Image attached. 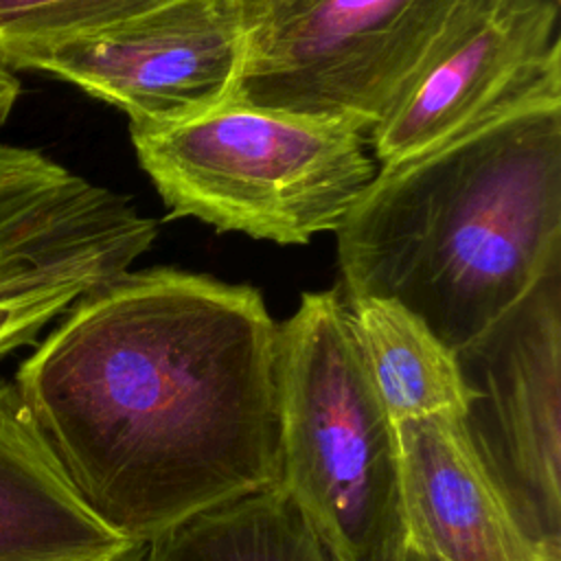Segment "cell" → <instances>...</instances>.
<instances>
[{
    "instance_id": "3957f363",
    "label": "cell",
    "mask_w": 561,
    "mask_h": 561,
    "mask_svg": "<svg viewBox=\"0 0 561 561\" xmlns=\"http://www.w3.org/2000/svg\"><path fill=\"white\" fill-rule=\"evenodd\" d=\"M280 486L335 561H399L397 427L357 353L340 287L278 322Z\"/></svg>"
},
{
    "instance_id": "e0dca14e",
    "label": "cell",
    "mask_w": 561,
    "mask_h": 561,
    "mask_svg": "<svg viewBox=\"0 0 561 561\" xmlns=\"http://www.w3.org/2000/svg\"><path fill=\"white\" fill-rule=\"evenodd\" d=\"M399 561H440V559H436L434 554H430V552L421 550L419 546H412V543H408V541H405V546H403V552H401V559H399Z\"/></svg>"
},
{
    "instance_id": "7a4b0ae2",
    "label": "cell",
    "mask_w": 561,
    "mask_h": 561,
    "mask_svg": "<svg viewBox=\"0 0 561 561\" xmlns=\"http://www.w3.org/2000/svg\"><path fill=\"white\" fill-rule=\"evenodd\" d=\"M333 234L342 296L390 298L467 346L561 263V99L379 167Z\"/></svg>"
},
{
    "instance_id": "2e32d148",
    "label": "cell",
    "mask_w": 561,
    "mask_h": 561,
    "mask_svg": "<svg viewBox=\"0 0 561 561\" xmlns=\"http://www.w3.org/2000/svg\"><path fill=\"white\" fill-rule=\"evenodd\" d=\"M20 94H22V83L18 75L0 61V125H4L13 114Z\"/></svg>"
},
{
    "instance_id": "277c9868",
    "label": "cell",
    "mask_w": 561,
    "mask_h": 561,
    "mask_svg": "<svg viewBox=\"0 0 561 561\" xmlns=\"http://www.w3.org/2000/svg\"><path fill=\"white\" fill-rule=\"evenodd\" d=\"M129 136L171 217L280 245L335 232L379 171L359 131L241 101Z\"/></svg>"
},
{
    "instance_id": "ba28073f",
    "label": "cell",
    "mask_w": 561,
    "mask_h": 561,
    "mask_svg": "<svg viewBox=\"0 0 561 561\" xmlns=\"http://www.w3.org/2000/svg\"><path fill=\"white\" fill-rule=\"evenodd\" d=\"M554 99H561V0H478L368 145L379 167H392Z\"/></svg>"
},
{
    "instance_id": "8992f818",
    "label": "cell",
    "mask_w": 561,
    "mask_h": 561,
    "mask_svg": "<svg viewBox=\"0 0 561 561\" xmlns=\"http://www.w3.org/2000/svg\"><path fill=\"white\" fill-rule=\"evenodd\" d=\"M456 359L469 443L528 539L561 561V263Z\"/></svg>"
},
{
    "instance_id": "52a82bcc",
    "label": "cell",
    "mask_w": 561,
    "mask_h": 561,
    "mask_svg": "<svg viewBox=\"0 0 561 561\" xmlns=\"http://www.w3.org/2000/svg\"><path fill=\"white\" fill-rule=\"evenodd\" d=\"M0 61L114 105L129 127H167L237 99L245 26L239 0H164L90 35L2 50Z\"/></svg>"
},
{
    "instance_id": "8fae6325",
    "label": "cell",
    "mask_w": 561,
    "mask_h": 561,
    "mask_svg": "<svg viewBox=\"0 0 561 561\" xmlns=\"http://www.w3.org/2000/svg\"><path fill=\"white\" fill-rule=\"evenodd\" d=\"M75 493L13 381L0 377V561H138Z\"/></svg>"
},
{
    "instance_id": "5b68a950",
    "label": "cell",
    "mask_w": 561,
    "mask_h": 561,
    "mask_svg": "<svg viewBox=\"0 0 561 561\" xmlns=\"http://www.w3.org/2000/svg\"><path fill=\"white\" fill-rule=\"evenodd\" d=\"M478 0H239L237 99L370 136Z\"/></svg>"
},
{
    "instance_id": "6da1fadb",
    "label": "cell",
    "mask_w": 561,
    "mask_h": 561,
    "mask_svg": "<svg viewBox=\"0 0 561 561\" xmlns=\"http://www.w3.org/2000/svg\"><path fill=\"white\" fill-rule=\"evenodd\" d=\"M13 383L81 502L140 548L280 482L278 322L250 285L129 270L77 300Z\"/></svg>"
},
{
    "instance_id": "9c48e42d",
    "label": "cell",
    "mask_w": 561,
    "mask_h": 561,
    "mask_svg": "<svg viewBox=\"0 0 561 561\" xmlns=\"http://www.w3.org/2000/svg\"><path fill=\"white\" fill-rule=\"evenodd\" d=\"M156 219L39 149L0 142V298L92 294L153 245Z\"/></svg>"
},
{
    "instance_id": "30bf717a",
    "label": "cell",
    "mask_w": 561,
    "mask_h": 561,
    "mask_svg": "<svg viewBox=\"0 0 561 561\" xmlns=\"http://www.w3.org/2000/svg\"><path fill=\"white\" fill-rule=\"evenodd\" d=\"M394 427L408 543L440 561H548L517 524L458 414Z\"/></svg>"
},
{
    "instance_id": "4fadbf2b",
    "label": "cell",
    "mask_w": 561,
    "mask_h": 561,
    "mask_svg": "<svg viewBox=\"0 0 561 561\" xmlns=\"http://www.w3.org/2000/svg\"><path fill=\"white\" fill-rule=\"evenodd\" d=\"M138 561H335L278 484L199 513L151 539Z\"/></svg>"
},
{
    "instance_id": "9a60e30c",
    "label": "cell",
    "mask_w": 561,
    "mask_h": 561,
    "mask_svg": "<svg viewBox=\"0 0 561 561\" xmlns=\"http://www.w3.org/2000/svg\"><path fill=\"white\" fill-rule=\"evenodd\" d=\"M83 291L44 289L13 298H0V357L31 344L53 320L61 318Z\"/></svg>"
},
{
    "instance_id": "5bb4252c",
    "label": "cell",
    "mask_w": 561,
    "mask_h": 561,
    "mask_svg": "<svg viewBox=\"0 0 561 561\" xmlns=\"http://www.w3.org/2000/svg\"><path fill=\"white\" fill-rule=\"evenodd\" d=\"M164 0H0V53L103 31Z\"/></svg>"
},
{
    "instance_id": "7c38bea8",
    "label": "cell",
    "mask_w": 561,
    "mask_h": 561,
    "mask_svg": "<svg viewBox=\"0 0 561 561\" xmlns=\"http://www.w3.org/2000/svg\"><path fill=\"white\" fill-rule=\"evenodd\" d=\"M342 298L366 375L394 425L436 414L462 416L467 390L456 351L390 298Z\"/></svg>"
}]
</instances>
